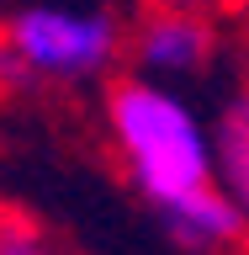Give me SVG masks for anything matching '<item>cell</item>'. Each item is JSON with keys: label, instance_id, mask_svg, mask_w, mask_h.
Segmentation results:
<instances>
[{"label": "cell", "instance_id": "obj_1", "mask_svg": "<svg viewBox=\"0 0 249 255\" xmlns=\"http://www.w3.org/2000/svg\"><path fill=\"white\" fill-rule=\"evenodd\" d=\"M101 133L122 181L191 255H234L249 245L244 213L223 186L212 117L180 85L122 69L101 85Z\"/></svg>", "mask_w": 249, "mask_h": 255}, {"label": "cell", "instance_id": "obj_2", "mask_svg": "<svg viewBox=\"0 0 249 255\" xmlns=\"http://www.w3.org/2000/svg\"><path fill=\"white\" fill-rule=\"evenodd\" d=\"M133 16L117 0H11L0 11V101L106 85L127 69Z\"/></svg>", "mask_w": 249, "mask_h": 255}, {"label": "cell", "instance_id": "obj_3", "mask_svg": "<svg viewBox=\"0 0 249 255\" xmlns=\"http://www.w3.org/2000/svg\"><path fill=\"white\" fill-rule=\"evenodd\" d=\"M223 53V16L218 11H133L127 69L170 85L202 80Z\"/></svg>", "mask_w": 249, "mask_h": 255}, {"label": "cell", "instance_id": "obj_4", "mask_svg": "<svg viewBox=\"0 0 249 255\" xmlns=\"http://www.w3.org/2000/svg\"><path fill=\"white\" fill-rule=\"evenodd\" d=\"M212 133H218V170H223V186H228V197L239 202L244 229H249V85L228 91V101L212 112Z\"/></svg>", "mask_w": 249, "mask_h": 255}, {"label": "cell", "instance_id": "obj_5", "mask_svg": "<svg viewBox=\"0 0 249 255\" xmlns=\"http://www.w3.org/2000/svg\"><path fill=\"white\" fill-rule=\"evenodd\" d=\"M0 255H69V250L48 234L43 223H32V218H21V213H11L5 234H0Z\"/></svg>", "mask_w": 249, "mask_h": 255}, {"label": "cell", "instance_id": "obj_6", "mask_svg": "<svg viewBox=\"0 0 249 255\" xmlns=\"http://www.w3.org/2000/svg\"><path fill=\"white\" fill-rule=\"evenodd\" d=\"M122 5L127 11H218V16H228L244 0H122Z\"/></svg>", "mask_w": 249, "mask_h": 255}, {"label": "cell", "instance_id": "obj_7", "mask_svg": "<svg viewBox=\"0 0 249 255\" xmlns=\"http://www.w3.org/2000/svg\"><path fill=\"white\" fill-rule=\"evenodd\" d=\"M5 223H11V207H5V202H0V234H5Z\"/></svg>", "mask_w": 249, "mask_h": 255}]
</instances>
